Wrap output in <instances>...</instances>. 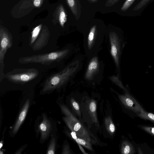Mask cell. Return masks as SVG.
I'll list each match as a JSON object with an SVG mask.
<instances>
[{"label": "cell", "mask_w": 154, "mask_h": 154, "mask_svg": "<svg viewBox=\"0 0 154 154\" xmlns=\"http://www.w3.org/2000/svg\"><path fill=\"white\" fill-rule=\"evenodd\" d=\"M119 0H107L105 4L106 6H111L116 3Z\"/></svg>", "instance_id": "cell-22"}, {"label": "cell", "mask_w": 154, "mask_h": 154, "mask_svg": "<svg viewBox=\"0 0 154 154\" xmlns=\"http://www.w3.org/2000/svg\"><path fill=\"white\" fill-rule=\"evenodd\" d=\"M72 105L74 107L76 110H78L79 109V106L78 104L75 101L72 102Z\"/></svg>", "instance_id": "cell-25"}, {"label": "cell", "mask_w": 154, "mask_h": 154, "mask_svg": "<svg viewBox=\"0 0 154 154\" xmlns=\"http://www.w3.org/2000/svg\"><path fill=\"white\" fill-rule=\"evenodd\" d=\"M109 129L111 132H114L115 130V127L114 125L112 124H110L109 125Z\"/></svg>", "instance_id": "cell-26"}, {"label": "cell", "mask_w": 154, "mask_h": 154, "mask_svg": "<svg viewBox=\"0 0 154 154\" xmlns=\"http://www.w3.org/2000/svg\"><path fill=\"white\" fill-rule=\"evenodd\" d=\"M96 109V104L94 102H92L90 105V109L92 112H94L95 111Z\"/></svg>", "instance_id": "cell-23"}, {"label": "cell", "mask_w": 154, "mask_h": 154, "mask_svg": "<svg viewBox=\"0 0 154 154\" xmlns=\"http://www.w3.org/2000/svg\"><path fill=\"white\" fill-rule=\"evenodd\" d=\"M96 26H93L91 28L88 38V46L89 49L91 48L95 38Z\"/></svg>", "instance_id": "cell-14"}, {"label": "cell", "mask_w": 154, "mask_h": 154, "mask_svg": "<svg viewBox=\"0 0 154 154\" xmlns=\"http://www.w3.org/2000/svg\"><path fill=\"white\" fill-rule=\"evenodd\" d=\"M141 128L150 134L154 135V127L147 126H142Z\"/></svg>", "instance_id": "cell-21"}, {"label": "cell", "mask_w": 154, "mask_h": 154, "mask_svg": "<svg viewBox=\"0 0 154 154\" xmlns=\"http://www.w3.org/2000/svg\"><path fill=\"white\" fill-rule=\"evenodd\" d=\"M42 27L41 24L34 28L32 32L31 38L30 39L29 45L31 46L34 44L39 35Z\"/></svg>", "instance_id": "cell-13"}, {"label": "cell", "mask_w": 154, "mask_h": 154, "mask_svg": "<svg viewBox=\"0 0 154 154\" xmlns=\"http://www.w3.org/2000/svg\"><path fill=\"white\" fill-rule=\"evenodd\" d=\"M13 44L11 35L7 30L1 28L0 30V82L5 78L4 69L5 66L4 60L8 50L11 48Z\"/></svg>", "instance_id": "cell-5"}, {"label": "cell", "mask_w": 154, "mask_h": 154, "mask_svg": "<svg viewBox=\"0 0 154 154\" xmlns=\"http://www.w3.org/2000/svg\"><path fill=\"white\" fill-rule=\"evenodd\" d=\"M71 133L72 138L79 144L82 145L89 149L92 150L91 145L88 141L82 138H77L76 133L73 131H71Z\"/></svg>", "instance_id": "cell-11"}, {"label": "cell", "mask_w": 154, "mask_h": 154, "mask_svg": "<svg viewBox=\"0 0 154 154\" xmlns=\"http://www.w3.org/2000/svg\"><path fill=\"white\" fill-rule=\"evenodd\" d=\"M122 97L123 103L130 109L136 113L140 112L142 107L131 96L127 94L122 96Z\"/></svg>", "instance_id": "cell-9"}, {"label": "cell", "mask_w": 154, "mask_h": 154, "mask_svg": "<svg viewBox=\"0 0 154 154\" xmlns=\"http://www.w3.org/2000/svg\"><path fill=\"white\" fill-rule=\"evenodd\" d=\"M91 2H95L97 1V0H90Z\"/></svg>", "instance_id": "cell-28"}, {"label": "cell", "mask_w": 154, "mask_h": 154, "mask_svg": "<svg viewBox=\"0 0 154 154\" xmlns=\"http://www.w3.org/2000/svg\"><path fill=\"white\" fill-rule=\"evenodd\" d=\"M56 146L55 139L54 137L52 138L47 150V154H54L55 153Z\"/></svg>", "instance_id": "cell-18"}, {"label": "cell", "mask_w": 154, "mask_h": 154, "mask_svg": "<svg viewBox=\"0 0 154 154\" xmlns=\"http://www.w3.org/2000/svg\"><path fill=\"white\" fill-rule=\"evenodd\" d=\"M99 68L98 60L97 57H94L90 61L85 73V78L88 80L91 79Z\"/></svg>", "instance_id": "cell-10"}, {"label": "cell", "mask_w": 154, "mask_h": 154, "mask_svg": "<svg viewBox=\"0 0 154 154\" xmlns=\"http://www.w3.org/2000/svg\"><path fill=\"white\" fill-rule=\"evenodd\" d=\"M135 152L134 148L131 143L125 141L123 143L122 152L123 154H134Z\"/></svg>", "instance_id": "cell-12"}, {"label": "cell", "mask_w": 154, "mask_h": 154, "mask_svg": "<svg viewBox=\"0 0 154 154\" xmlns=\"http://www.w3.org/2000/svg\"><path fill=\"white\" fill-rule=\"evenodd\" d=\"M78 66L77 62H73L61 71L48 77L43 83L42 92H49L61 88L70 79L77 70Z\"/></svg>", "instance_id": "cell-1"}, {"label": "cell", "mask_w": 154, "mask_h": 154, "mask_svg": "<svg viewBox=\"0 0 154 154\" xmlns=\"http://www.w3.org/2000/svg\"><path fill=\"white\" fill-rule=\"evenodd\" d=\"M30 104V100L28 99L23 105L18 117L13 127L12 132L14 134L17 133L26 117Z\"/></svg>", "instance_id": "cell-7"}, {"label": "cell", "mask_w": 154, "mask_h": 154, "mask_svg": "<svg viewBox=\"0 0 154 154\" xmlns=\"http://www.w3.org/2000/svg\"><path fill=\"white\" fill-rule=\"evenodd\" d=\"M3 146V144L2 143V142H1V143H0V148H1L2 146Z\"/></svg>", "instance_id": "cell-29"}, {"label": "cell", "mask_w": 154, "mask_h": 154, "mask_svg": "<svg viewBox=\"0 0 154 154\" xmlns=\"http://www.w3.org/2000/svg\"><path fill=\"white\" fill-rule=\"evenodd\" d=\"M41 133V139L42 140L46 139L49 136L52 130L51 122L45 114L43 115V120L39 125Z\"/></svg>", "instance_id": "cell-8"}, {"label": "cell", "mask_w": 154, "mask_h": 154, "mask_svg": "<svg viewBox=\"0 0 154 154\" xmlns=\"http://www.w3.org/2000/svg\"><path fill=\"white\" fill-rule=\"evenodd\" d=\"M67 3L70 8L73 14L75 17L78 14L77 6L75 0H66Z\"/></svg>", "instance_id": "cell-17"}, {"label": "cell", "mask_w": 154, "mask_h": 154, "mask_svg": "<svg viewBox=\"0 0 154 154\" xmlns=\"http://www.w3.org/2000/svg\"><path fill=\"white\" fill-rule=\"evenodd\" d=\"M59 20L60 25L62 27L64 26L67 21V15L62 6L59 8Z\"/></svg>", "instance_id": "cell-16"}, {"label": "cell", "mask_w": 154, "mask_h": 154, "mask_svg": "<svg viewBox=\"0 0 154 154\" xmlns=\"http://www.w3.org/2000/svg\"><path fill=\"white\" fill-rule=\"evenodd\" d=\"M39 74L38 70L35 68L15 69L5 74V78L14 83L22 84L34 79Z\"/></svg>", "instance_id": "cell-3"}, {"label": "cell", "mask_w": 154, "mask_h": 154, "mask_svg": "<svg viewBox=\"0 0 154 154\" xmlns=\"http://www.w3.org/2000/svg\"><path fill=\"white\" fill-rule=\"evenodd\" d=\"M135 1V0H126L121 7V10L123 11H127Z\"/></svg>", "instance_id": "cell-20"}, {"label": "cell", "mask_w": 154, "mask_h": 154, "mask_svg": "<svg viewBox=\"0 0 154 154\" xmlns=\"http://www.w3.org/2000/svg\"><path fill=\"white\" fill-rule=\"evenodd\" d=\"M42 3V0H34L33 4L34 6L36 7H39Z\"/></svg>", "instance_id": "cell-24"}, {"label": "cell", "mask_w": 154, "mask_h": 154, "mask_svg": "<svg viewBox=\"0 0 154 154\" xmlns=\"http://www.w3.org/2000/svg\"><path fill=\"white\" fill-rule=\"evenodd\" d=\"M111 45L110 53L117 67L119 66L120 53V44L119 37L114 32L109 33Z\"/></svg>", "instance_id": "cell-6"}, {"label": "cell", "mask_w": 154, "mask_h": 154, "mask_svg": "<svg viewBox=\"0 0 154 154\" xmlns=\"http://www.w3.org/2000/svg\"><path fill=\"white\" fill-rule=\"evenodd\" d=\"M137 116L142 119L148 120L154 122V114L146 112L142 107L141 108L140 111L138 113Z\"/></svg>", "instance_id": "cell-15"}, {"label": "cell", "mask_w": 154, "mask_h": 154, "mask_svg": "<svg viewBox=\"0 0 154 154\" xmlns=\"http://www.w3.org/2000/svg\"><path fill=\"white\" fill-rule=\"evenodd\" d=\"M69 50L66 49L47 53L21 57L18 60L20 64L35 63L49 65L60 61L66 57Z\"/></svg>", "instance_id": "cell-2"}, {"label": "cell", "mask_w": 154, "mask_h": 154, "mask_svg": "<svg viewBox=\"0 0 154 154\" xmlns=\"http://www.w3.org/2000/svg\"><path fill=\"white\" fill-rule=\"evenodd\" d=\"M138 153L139 154H143V152L141 150V149L140 148H138Z\"/></svg>", "instance_id": "cell-27"}, {"label": "cell", "mask_w": 154, "mask_h": 154, "mask_svg": "<svg viewBox=\"0 0 154 154\" xmlns=\"http://www.w3.org/2000/svg\"><path fill=\"white\" fill-rule=\"evenodd\" d=\"M151 0H141L134 8V11H137L140 9L145 6Z\"/></svg>", "instance_id": "cell-19"}, {"label": "cell", "mask_w": 154, "mask_h": 154, "mask_svg": "<svg viewBox=\"0 0 154 154\" xmlns=\"http://www.w3.org/2000/svg\"><path fill=\"white\" fill-rule=\"evenodd\" d=\"M61 109L66 117L63 119L67 126L71 130L75 131L79 137L89 142L91 140L90 135L83 125L75 117L65 106L60 105Z\"/></svg>", "instance_id": "cell-4"}]
</instances>
